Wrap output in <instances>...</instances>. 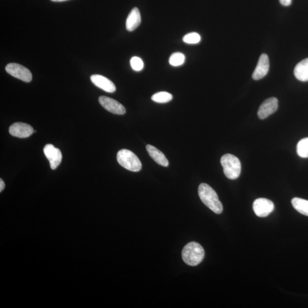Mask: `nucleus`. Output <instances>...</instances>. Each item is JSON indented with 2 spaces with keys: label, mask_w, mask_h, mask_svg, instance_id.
Returning a JSON list of instances; mask_svg holds the SVG:
<instances>
[{
  "label": "nucleus",
  "mask_w": 308,
  "mask_h": 308,
  "mask_svg": "<svg viewBox=\"0 0 308 308\" xmlns=\"http://www.w3.org/2000/svg\"><path fill=\"white\" fill-rule=\"evenodd\" d=\"M198 194L202 202L216 214H220L223 210L222 203L219 201L215 191L206 183H202L198 188Z\"/></svg>",
  "instance_id": "1"
},
{
  "label": "nucleus",
  "mask_w": 308,
  "mask_h": 308,
  "mask_svg": "<svg viewBox=\"0 0 308 308\" xmlns=\"http://www.w3.org/2000/svg\"><path fill=\"white\" fill-rule=\"evenodd\" d=\"M205 255V250L202 245L194 241L187 244L182 253L183 261L190 266L199 265L204 259Z\"/></svg>",
  "instance_id": "2"
},
{
  "label": "nucleus",
  "mask_w": 308,
  "mask_h": 308,
  "mask_svg": "<svg viewBox=\"0 0 308 308\" xmlns=\"http://www.w3.org/2000/svg\"><path fill=\"white\" fill-rule=\"evenodd\" d=\"M225 176L230 180L238 178L241 173V163L236 157L230 153L225 154L220 160Z\"/></svg>",
  "instance_id": "3"
},
{
  "label": "nucleus",
  "mask_w": 308,
  "mask_h": 308,
  "mask_svg": "<svg viewBox=\"0 0 308 308\" xmlns=\"http://www.w3.org/2000/svg\"><path fill=\"white\" fill-rule=\"evenodd\" d=\"M119 164L130 172H138L141 169V164L134 152L127 149H120L116 156Z\"/></svg>",
  "instance_id": "4"
},
{
  "label": "nucleus",
  "mask_w": 308,
  "mask_h": 308,
  "mask_svg": "<svg viewBox=\"0 0 308 308\" xmlns=\"http://www.w3.org/2000/svg\"><path fill=\"white\" fill-rule=\"evenodd\" d=\"M6 70L8 74L16 78L26 82H30L32 80V74L31 71L23 65L16 63L8 64Z\"/></svg>",
  "instance_id": "5"
},
{
  "label": "nucleus",
  "mask_w": 308,
  "mask_h": 308,
  "mask_svg": "<svg viewBox=\"0 0 308 308\" xmlns=\"http://www.w3.org/2000/svg\"><path fill=\"white\" fill-rule=\"evenodd\" d=\"M274 208L273 203L265 198L257 199L253 204L254 212L260 218H264L268 216L273 212Z\"/></svg>",
  "instance_id": "6"
},
{
  "label": "nucleus",
  "mask_w": 308,
  "mask_h": 308,
  "mask_svg": "<svg viewBox=\"0 0 308 308\" xmlns=\"http://www.w3.org/2000/svg\"><path fill=\"white\" fill-rule=\"evenodd\" d=\"M99 102L104 109L112 114L123 115L126 113L125 107L114 99L106 96H101L99 98Z\"/></svg>",
  "instance_id": "7"
},
{
  "label": "nucleus",
  "mask_w": 308,
  "mask_h": 308,
  "mask_svg": "<svg viewBox=\"0 0 308 308\" xmlns=\"http://www.w3.org/2000/svg\"><path fill=\"white\" fill-rule=\"evenodd\" d=\"M44 152L50 162L52 170H55L61 164L62 155L60 149L54 146L53 144H48L44 148Z\"/></svg>",
  "instance_id": "8"
},
{
  "label": "nucleus",
  "mask_w": 308,
  "mask_h": 308,
  "mask_svg": "<svg viewBox=\"0 0 308 308\" xmlns=\"http://www.w3.org/2000/svg\"><path fill=\"white\" fill-rule=\"evenodd\" d=\"M278 109V100L272 97L266 99L261 104L258 110L257 115L260 119H264L274 113Z\"/></svg>",
  "instance_id": "9"
},
{
  "label": "nucleus",
  "mask_w": 308,
  "mask_h": 308,
  "mask_svg": "<svg viewBox=\"0 0 308 308\" xmlns=\"http://www.w3.org/2000/svg\"><path fill=\"white\" fill-rule=\"evenodd\" d=\"M9 131L11 135L20 138H28L34 133V129L31 125L22 122L12 124Z\"/></svg>",
  "instance_id": "10"
},
{
  "label": "nucleus",
  "mask_w": 308,
  "mask_h": 308,
  "mask_svg": "<svg viewBox=\"0 0 308 308\" xmlns=\"http://www.w3.org/2000/svg\"><path fill=\"white\" fill-rule=\"evenodd\" d=\"M90 80L93 84L107 93H114L116 90V87L113 82L107 78L101 75L94 74L90 77Z\"/></svg>",
  "instance_id": "11"
},
{
  "label": "nucleus",
  "mask_w": 308,
  "mask_h": 308,
  "mask_svg": "<svg viewBox=\"0 0 308 308\" xmlns=\"http://www.w3.org/2000/svg\"><path fill=\"white\" fill-rule=\"evenodd\" d=\"M269 69V58L265 54L260 57L256 68L252 74L253 80H259L268 74Z\"/></svg>",
  "instance_id": "12"
},
{
  "label": "nucleus",
  "mask_w": 308,
  "mask_h": 308,
  "mask_svg": "<svg viewBox=\"0 0 308 308\" xmlns=\"http://www.w3.org/2000/svg\"><path fill=\"white\" fill-rule=\"evenodd\" d=\"M146 149L152 159L156 162L157 164L164 167H168L169 162L166 158L165 154L161 151L156 147L150 144L146 145Z\"/></svg>",
  "instance_id": "13"
},
{
  "label": "nucleus",
  "mask_w": 308,
  "mask_h": 308,
  "mask_svg": "<svg viewBox=\"0 0 308 308\" xmlns=\"http://www.w3.org/2000/svg\"><path fill=\"white\" fill-rule=\"evenodd\" d=\"M141 23V16L139 10L134 8L129 14L126 22V28L128 31L132 32L139 26Z\"/></svg>",
  "instance_id": "14"
},
{
  "label": "nucleus",
  "mask_w": 308,
  "mask_h": 308,
  "mask_svg": "<svg viewBox=\"0 0 308 308\" xmlns=\"http://www.w3.org/2000/svg\"><path fill=\"white\" fill-rule=\"evenodd\" d=\"M294 74L298 80L302 82L308 81V58L299 62L295 66Z\"/></svg>",
  "instance_id": "15"
},
{
  "label": "nucleus",
  "mask_w": 308,
  "mask_h": 308,
  "mask_svg": "<svg viewBox=\"0 0 308 308\" xmlns=\"http://www.w3.org/2000/svg\"><path fill=\"white\" fill-rule=\"evenodd\" d=\"M294 209L302 215L308 216V201L301 198H294L292 200Z\"/></svg>",
  "instance_id": "16"
},
{
  "label": "nucleus",
  "mask_w": 308,
  "mask_h": 308,
  "mask_svg": "<svg viewBox=\"0 0 308 308\" xmlns=\"http://www.w3.org/2000/svg\"><path fill=\"white\" fill-rule=\"evenodd\" d=\"M173 95L166 91H161V92L154 94L151 97V99L153 102L158 103H166L169 102L173 99Z\"/></svg>",
  "instance_id": "17"
},
{
  "label": "nucleus",
  "mask_w": 308,
  "mask_h": 308,
  "mask_svg": "<svg viewBox=\"0 0 308 308\" xmlns=\"http://www.w3.org/2000/svg\"><path fill=\"white\" fill-rule=\"evenodd\" d=\"M186 57L184 54L176 52L172 54L169 58V63L171 65L177 67L185 63Z\"/></svg>",
  "instance_id": "18"
},
{
  "label": "nucleus",
  "mask_w": 308,
  "mask_h": 308,
  "mask_svg": "<svg viewBox=\"0 0 308 308\" xmlns=\"http://www.w3.org/2000/svg\"><path fill=\"white\" fill-rule=\"evenodd\" d=\"M297 152L298 156L301 158H308V138L299 141L297 145Z\"/></svg>",
  "instance_id": "19"
},
{
  "label": "nucleus",
  "mask_w": 308,
  "mask_h": 308,
  "mask_svg": "<svg viewBox=\"0 0 308 308\" xmlns=\"http://www.w3.org/2000/svg\"><path fill=\"white\" fill-rule=\"evenodd\" d=\"M183 42L188 44H197L201 41V37L196 32L186 35L183 38Z\"/></svg>",
  "instance_id": "20"
},
{
  "label": "nucleus",
  "mask_w": 308,
  "mask_h": 308,
  "mask_svg": "<svg viewBox=\"0 0 308 308\" xmlns=\"http://www.w3.org/2000/svg\"><path fill=\"white\" fill-rule=\"evenodd\" d=\"M130 65L131 68L136 71V72H139L142 70L144 68V63L142 60L138 57H133L130 60Z\"/></svg>",
  "instance_id": "21"
},
{
  "label": "nucleus",
  "mask_w": 308,
  "mask_h": 308,
  "mask_svg": "<svg viewBox=\"0 0 308 308\" xmlns=\"http://www.w3.org/2000/svg\"><path fill=\"white\" fill-rule=\"evenodd\" d=\"M281 5L288 7L292 4V0H279Z\"/></svg>",
  "instance_id": "22"
},
{
  "label": "nucleus",
  "mask_w": 308,
  "mask_h": 308,
  "mask_svg": "<svg viewBox=\"0 0 308 308\" xmlns=\"http://www.w3.org/2000/svg\"><path fill=\"white\" fill-rule=\"evenodd\" d=\"M5 183H4V181L1 179V180H0V192H2L4 188H5Z\"/></svg>",
  "instance_id": "23"
},
{
  "label": "nucleus",
  "mask_w": 308,
  "mask_h": 308,
  "mask_svg": "<svg viewBox=\"0 0 308 308\" xmlns=\"http://www.w3.org/2000/svg\"><path fill=\"white\" fill-rule=\"evenodd\" d=\"M51 1L54 2H63L65 1H68V0H51Z\"/></svg>",
  "instance_id": "24"
}]
</instances>
